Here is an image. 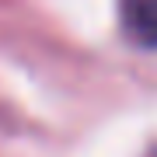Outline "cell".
Listing matches in <instances>:
<instances>
[{
  "mask_svg": "<svg viewBox=\"0 0 157 157\" xmlns=\"http://www.w3.org/2000/svg\"><path fill=\"white\" fill-rule=\"evenodd\" d=\"M122 28L133 42L157 49V0H122Z\"/></svg>",
  "mask_w": 157,
  "mask_h": 157,
  "instance_id": "obj_1",
  "label": "cell"
}]
</instances>
